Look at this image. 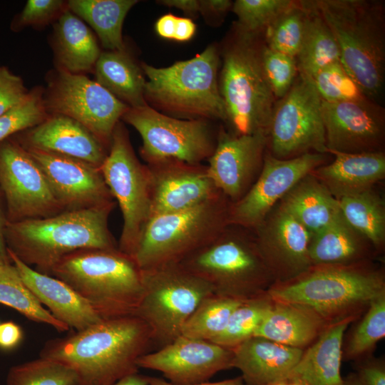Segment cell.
<instances>
[{"label":"cell","mask_w":385,"mask_h":385,"mask_svg":"<svg viewBox=\"0 0 385 385\" xmlns=\"http://www.w3.org/2000/svg\"><path fill=\"white\" fill-rule=\"evenodd\" d=\"M152 346L151 331L136 316L103 319L66 337L48 341L41 358L61 363L78 385H111L138 372L137 360Z\"/></svg>","instance_id":"cell-1"},{"label":"cell","mask_w":385,"mask_h":385,"mask_svg":"<svg viewBox=\"0 0 385 385\" xmlns=\"http://www.w3.org/2000/svg\"><path fill=\"white\" fill-rule=\"evenodd\" d=\"M115 201L46 217L7 222L6 248L36 271L50 275L65 256L84 249H116L108 227Z\"/></svg>","instance_id":"cell-2"},{"label":"cell","mask_w":385,"mask_h":385,"mask_svg":"<svg viewBox=\"0 0 385 385\" xmlns=\"http://www.w3.org/2000/svg\"><path fill=\"white\" fill-rule=\"evenodd\" d=\"M274 300L307 307L329 325L354 322L385 294L384 272L366 262L312 266L298 277L275 282L267 291Z\"/></svg>","instance_id":"cell-3"},{"label":"cell","mask_w":385,"mask_h":385,"mask_svg":"<svg viewBox=\"0 0 385 385\" xmlns=\"http://www.w3.org/2000/svg\"><path fill=\"white\" fill-rule=\"evenodd\" d=\"M337 43L340 62L371 100L385 75V4L381 0H312Z\"/></svg>","instance_id":"cell-4"},{"label":"cell","mask_w":385,"mask_h":385,"mask_svg":"<svg viewBox=\"0 0 385 385\" xmlns=\"http://www.w3.org/2000/svg\"><path fill=\"white\" fill-rule=\"evenodd\" d=\"M103 319L134 316L143 293V270L116 249H84L63 257L51 270Z\"/></svg>","instance_id":"cell-5"},{"label":"cell","mask_w":385,"mask_h":385,"mask_svg":"<svg viewBox=\"0 0 385 385\" xmlns=\"http://www.w3.org/2000/svg\"><path fill=\"white\" fill-rule=\"evenodd\" d=\"M263 34L247 31L235 24L222 53L218 83L226 121L237 135H268L276 98L262 60Z\"/></svg>","instance_id":"cell-6"},{"label":"cell","mask_w":385,"mask_h":385,"mask_svg":"<svg viewBox=\"0 0 385 385\" xmlns=\"http://www.w3.org/2000/svg\"><path fill=\"white\" fill-rule=\"evenodd\" d=\"M220 57L215 45L195 57L165 68L143 63L148 80L145 99L153 108L185 119L226 121L218 83Z\"/></svg>","instance_id":"cell-7"},{"label":"cell","mask_w":385,"mask_h":385,"mask_svg":"<svg viewBox=\"0 0 385 385\" xmlns=\"http://www.w3.org/2000/svg\"><path fill=\"white\" fill-rule=\"evenodd\" d=\"M230 204L220 193L192 207L153 216L133 258L142 270L179 264L229 225Z\"/></svg>","instance_id":"cell-8"},{"label":"cell","mask_w":385,"mask_h":385,"mask_svg":"<svg viewBox=\"0 0 385 385\" xmlns=\"http://www.w3.org/2000/svg\"><path fill=\"white\" fill-rule=\"evenodd\" d=\"M179 264L210 284L214 293L237 299L264 293L274 283L254 235L232 225Z\"/></svg>","instance_id":"cell-9"},{"label":"cell","mask_w":385,"mask_h":385,"mask_svg":"<svg viewBox=\"0 0 385 385\" xmlns=\"http://www.w3.org/2000/svg\"><path fill=\"white\" fill-rule=\"evenodd\" d=\"M143 293L134 314L151 331L157 349L181 335L183 327L212 287L180 264L143 270Z\"/></svg>","instance_id":"cell-10"},{"label":"cell","mask_w":385,"mask_h":385,"mask_svg":"<svg viewBox=\"0 0 385 385\" xmlns=\"http://www.w3.org/2000/svg\"><path fill=\"white\" fill-rule=\"evenodd\" d=\"M100 170L122 214L118 248L133 257L143 230L151 217L150 179L148 166L136 157L128 131L120 122L114 128Z\"/></svg>","instance_id":"cell-11"},{"label":"cell","mask_w":385,"mask_h":385,"mask_svg":"<svg viewBox=\"0 0 385 385\" xmlns=\"http://www.w3.org/2000/svg\"><path fill=\"white\" fill-rule=\"evenodd\" d=\"M122 119L140 134L147 164L165 160L202 164L216 146L217 133L209 120L172 117L148 105L129 108Z\"/></svg>","instance_id":"cell-12"},{"label":"cell","mask_w":385,"mask_h":385,"mask_svg":"<svg viewBox=\"0 0 385 385\" xmlns=\"http://www.w3.org/2000/svg\"><path fill=\"white\" fill-rule=\"evenodd\" d=\"M268 142L270 153L279 159L328 153L322 99L312 78L299 73L289 91L276 101Z\"/></svg>","instance_id":"cell-13"},{"label":"cell","mask_w":385,"mask_h":385,"mask_svg":"<svg viewBox=\"0 0 385 385\" xmlns=\"http://www.w3.org/2000/svg\"><path fill=\"white\" fill-rule=\"evenodd\" d=\"M44 104L46 111L76 120L109 147L115 127L129 108L96 81L62 68Z\"/></svg>","instance_id":"cell-14"},{"label":"cell","mask_w":385,"mask_h":385,"mask_svg":"<svg viewBox=\"0 0 385 385\" xmlns=\"http://www.w3.org/2000/svg\"><path fill=\"white\" fill-rule=\"evenodd\" d=\"M0 190L8 222L64 211L40 166L17 141L6 139L0 143Z\"/></svg>","instance_id":"cell-15"},{"label":"cell","mask_w":385,"mask_h":385,"mask_svg":"<svg viewBox=\"0 0 385 385\" xmlns=\"http://www.w3.org/2000/svg\"><path fill=\"white\" fill-rule=\"evenodd\" d=\"M325 154L307 153L279 159L265 153L262 170L247 192L230 204L228 223L255 230L271 212L272 207L297 183L324 165Z\"/></svg>","instance_id":"cell-16"},{"label":"cell","mask_w":385,"mask_h":385,"mask_svg":"<svg viewBox=\"0 0 385 385\" xmlns=\"http://www.w3.org/2000/svg\"><path fill=\"white\" fill-rule=\"evenodd\" d=\"M327 152H381L385 137V109L364 98L329 103L322 101Z\"/></svg>","instance_id":"cell-17"},{"label":"cell","mask_w":385,"mask_h":385,"mask_svg":"<svg viewBox=\"0 0 385 385\" xmlns=\"http://www.w3.org/2000/svg\"><path fill=\"white\" fill-rule=\"evenodd\" d=\"M232 349L214 342L180 335L137 360L138 368L160 372L168 381L190 384L209 381L217 373L232 368Z\"/></svg>","instance_id":"cell-18"},{"label":"cell","mask_w":385,"mask_h":385,"mask_svg":"<svg viewBox=\"0 0 385 385\" xmlns=\"http://www.w3.org/2000/svg\"><path fill=\"white\" fill-rule=\"evenodd\" d=\"M268 135L264 132L237 135L220 128L207 168L218 190L231 203L240 200L258 177L263 165Z\"/></svg>","instance_id":"cell-19"},{"label":"cell","mask_w":385,"mask_h":385,"mask_svg":"<svg viewBox=\"0 0 385 385\" xmlns=\"http://www.w3.org/2000/svg\"><path fill=\"white\" fill-rule=\"evenodd\" d=\"M24 148L43 170L64 211L86 209L115 201L100 168L73 158Z\"/></svg>","instance_id":"cell-20"},{"label":"cell","mask_w":385,"mask_h":385,"mask_svg":"<svg viewBox=\"0 0 385 385\" xmlns=\"http://www.w3.org/2000/svg\"><path fill=\"white\" fill-rule=\"evenodd\" d=\"M259 252L275 282H285L307 271L311 233L279 207L254 230Z\"/></svg>","instance_id":"cell-21"},{"label":"cell","mask_w":385,"mask_h":385,"mask_svg":"<svg viewBox=\"0 0 385 385\" xmlns=\"http://www.w3.org/2000/svg\"><path fill=\"white\" fill-rule=\"evenodd\" d=\"M146 165L150 179L151 217L192 207L221 193L206 165L165 160Z\"/></svg>","instance_id":"cell-22"},{"label":"cell","mask_w":385,"mask_h":385,"mask_svg":"<svg viewBox=\"0 0 385 385\" xmlns=\"http://www.w3.org/2000/svg\"><path fill=\"white\" fill-rule=\"evenodd\" d=\"M19 144L78 159L98 168L108 154L106 146L86 127L58 114L30 128Z\"/></svg>","instance_id":"cell-23"},{"label":"cell","mask_w":385,"mask_h":385,"mask_svg":"<svg viewBox=\"0 0 385 385\" xmlns=\"http://www.w3.org/2000/svg\"><path fill=\"white\" fill-rule=\"evenodd\" d=\"M8 257L38 301L58 321L76 331L103 320L89 304L62 280L41 273L21 261L9 250Z\"/></svg>","instance_id":"cell-24"},{"label":"cell","mask_w":385,"mask_h":385,"mask_svg":"<svg viewBox=\"0 0 385 385\" xmlns=\"http://www.w3.org/2000/svg\"><path fill=\"white\" fill-rule=\"evenodd\" d=\"M232 368L247 385H266L289 375L304 350L254 336L232 349Z\"/></svg>","instance_id":"cell-25"},{"label":"cell","mask_w":385,"mask_h":385,"mask_svg":"<svg viewBox=\"0 0 385 385\" xmlns=\"http://www.w3.org/2000/svg\"><path fill=\"white\" fill-rule=\"evenodd\" d=\"M334 160L312 173L337 200L371 189L385 177L384 151L362 153L331 152Z\"/></svg>","instance_id":"cell-26"},{"label":"cell","mask_w":385,"mask_h":385,"mask_svg":"<svg viewBox=\"0 0 385 385\" xmlns=\"http://www.w3.org/2000/svg\"><path fill=\"white\" fill-rule=\"evenodd\" d=\"M272 300L255 336L304 350L330 326L307 307Z\"/></svg>","instance_id":"cell-27"},{"label":"cell","mask_w":385,"mask_h":385,"mask_svg":"<svg viewBox=\"0 0 385 385\" xmlns=\"http://www.w3.org/2000/svg\"><path fill=\"white\" fill-rule=\"evenodd\" d=\"M351 321L329 326L320 337L304 350L289 374L306 385H342L341 375L342 341Z\"/></svg>","instance_id":"cell-28"},{"label":"cell","mask_w":385,"mask_h":385,"mask_svg":"<svg viewBox=\"0 0 385 385\" xmlns=\"http://www.w3.org/2000/svg\"><path fill=\"white\" fill-rule=\"evenodd\" d=\"M280 207L312 235L342 215L339 201L311 173L282 199Z\"/></svg>","instance_id":"cell-29"},{"label":"cell","mask_w":385,"mask_h":385,"mask_svg":"<svg viewBox=\"0 0 385 385\" xmlns=\"http://www.w3.org/2000/svg\"><path fill=\"white\" fill-rule=\"evenodd\" d=\"M364 239L350 226L342 214L312 235L309 245L312 266L351 265L366 262L369 251Z\"/></svg>","instance_id":"cell-30"},{"label":"cell","mask_w":385,"mask_h":385,"mask_svg":"<svg viewBox=\"0 0 385 385\" xmlns=\"http://www.w3.org/2000/svg\"><path fill=\"white\" fill-rule=\"evenodd\" d=\"M95 71L96 82L129 108L148 105L144 95L145 79L125 50L101 53Z\"/></svg>","instance_id":"cell-31"},{"label":"cell","mask_w":385,"mask_h":385,"mask_svg":"<svg viewBox=\"0 0 385 385\" xmlns=\"http://www.w3.org/2000/svg\"><path fill=\"white\" fill-rule=\"evenodd\" d=\"M55 36L61 68L79 74L96 65L101 54L96 39L86 24L69 10L61 13Z\"/></svg>","instance_id":"cell-32"},{"label":"cell","mask_w":385,"mask_h":385,"mask_svg":"<svg viewBox=\"0 0 385 385\" xmlns=\"http://www.w3.org/2000/svg\"><path fill=\"white\" fill-rule=\"evenodd\" d=\"M307 17L304 38L296 56L299 73L312 78L327 66L340 61L336 39L312 0H304Z\"/></svg>","instance_id":"cell-33"},{"label":"cell","mask_w":385,"mask_h":385,"mask_svg":"<svg viewBox=\"0 0 385 385\" xmlns=\"http://www.w3.org/2000/svg\"><path fill=\"white\" fill-rule=\"evenodd\" d=\"M135 0H70L68 7L95 30L103 47L124 51L122 27Z\"/></svg>","instance_id":"cell-34"},{"label":"cell","mask_w":385,"mask_h":385,"mask_svg":"<svg viewBox=\"0 0 385 385\" xmlns=\"http://www.w3.org/2000/svg\"><path fill=\"white\" fill-rule=\"evenodd\" d=\"M346 221L376 249L385 240L384 203L372 189L338 200Z\"/></svg>","instance_id":"cell-35"},{"label":"cell","mask_w":385,"mask_h":385,"mask_svg":"<svg viewBox=\"0 0 385 385\" xmlns=\"http://www.w3.org/2000/svg\"><path fill=\"white\" fill-rule=\"evenodd\" d=\"M351 324L344 335L342 361L355 362L372 356L377 343L385 337V294L374 299Z\"/></svg>","instance_id":"cell-36"},{"label":"cell","mask_w":385,"mask_h":385,"mask_svg":"<svg viewBox=\"0 0 385 385\" xmlns=\"http://www.w3.org/2000/svg\"><path fill=\"white\" fill-rule=\"evenodd\" d=\"M0 303L16 310L29 320L46 324L58 332L70 329L38 301L11 262L0 266Z\"/></svg>","instance_id":"cell-37"},{"label":"cell","mask_w":385,"mask_h":385,"mask_svg":"<svg viewBox=\"0 0 385 385\" xmlns=\"http://www.w3.org/2000/svg\"><path fill=\"white\" fill-rule=\"evenodd\" d=\"M242 300L215 293L206 296L185 323L181 335L212 342L225 329Z\"/></svg>","instance_id":"cell-38"},{"label":"cell","mask_w":385,"mask_h":385,"mask_svg":"<svg viewBox=\"0 0 385 385\" xmlns=\"http://www.w3.org/2000/svg\"><path fill=\"white\" fill-rule=\"evenodd\" d=\"M272 302L267 292L243 299L232 312L225 329L212 342L232 349L254 337Z\"/></svg>","instance_id":"cell-39"},{"label":"cell","mask_w":385,"mask_h":385,"mask_svg":"<svg viewBox=\"0 0 385 385\" xmlns=\"http://www.w3.org/2000/svg\"><path fill=\"white\" fill-rule=\"evenodd\" d=\"M306 17L304 0H294L292 6L264 31L266 46L296 58L304 38Z\"/></svg>","instance_id":"cell-40"},{"label":"cell","mask_w":385,"mask_h":385,"mask_svg":"<svg viewBox=\"0 0 385 385\" xmlns=\"http://www.w3.org/2000/svg\"><path fill=\"white\" fill-rule=\"evenodd\" d=\"M6 385H78V380L69 367L39 356L13 366L7 374Z\"/></svg>","instance_id":"cell-41"},{"label":"cell","mask_w":385,"mask_h":385,"mask_svg":"<svg viewBox=\"0 0 385 385\" xmlns=\"http://www.w3.org/2000/svg\"><path fill=\"white\" fill-rule=\"evenodd\" d=\"M312 78L323 101L334 103L367 98L340 61L322 68Z\"/></svg>","instance_id":"cell-42"},{"label":"cell","mask_w":385,"mask_h":385,"mask_svg":"<svg viewBox=\"0 0 385 385\" xmlns=\"http://www.w3.org/2000/svg\"><path fill=\"white\" fill-rule=\"evenodd\" d=\"M294 0H237L232 10L236 22L243 29L257 34L264 31L282 14L290 8Z\"/></svg>","instance_id":"cell-43"},{"label":"cell","mask_w":385,"mask_h":385,"mask_svg":"<svg viewBox=\"0 0 385 385\" xmlns=\"http://www.w3.org/2000/svg\"><path fill=\"white\" fill-rule=\"evenodd\" d=\"M41 93L34 91L15 107L0 115V143L20 131L32 128L47 118Z\"/></svg>","instance_id":"cell-44"},{"label":"cell","mask_w":385,"mask_h":385,"mask_svg":"<svg viewBox=\"0 0 385 385\" xmlns=\"http://www.w3.org/2000/svg\"><path fill=\"white\" fill-rule=\"evenodd\" d=\"M262 60L267 80L277 101L287 94L299 74L296 58L272 50L264 44Z\"/></svg>","instance_id":"cell-45"},{"label":"cell","mask_w":385,"mask_h":385,"mask_svg":"<svg viewBox=\"0 0 385 385\" xmlns=\"http://www.w3.org/2000/svg\"><path fill=\"white\" fill-rule=\"evenodd\" d=\"M63 8L59 0H29L17 21L18 26L39 25L49 21Z\"/></svg>","instance_id":"cell-46"},{"label":"cell","mask_w":385,"mask_h":385,"mask_svg":"<svg viewBox=\"0 0 385 385\" xmlns=\"http://www.w3.org/2000/svg\"><path fill=\"white\" fill-rule=\"evenodd\" d=\"M29 93L21 77L0 67V115L23 101Z\"/></svg>","instance_id":"cell-47"},{"label":"cell","mask_w":385,"mask_h":385,"mask_svg":"<svg viewBox=\"0 0 385 385\" xmlns=\"http://www.w3.org/2000/svg\"><path fill=\"white\" fill-rule=\"evenodd\" d=\"M354 372L366 385H385L384 358L374 355L355 361Z\"/></svg>","instance_id":"cell-48"},{"label":"cell","mask_w":385,"mask_h":385,"mask_svg":"<svg viewBox=\"0 0 385 385\" xmlns=\"http://www.w3.org/2000/svg\"><path fill=\"white\" fill-rule=\"evenodd\" d=\"M23 339L21 327L14 322H5L0 324V349L11 350L19 345Z\"/></svg>","instance_id":"cell-49"},{"label":"cell","mask_w":385,"mask_h":385,"mask_svg":"<svg viewBox=\"0 0 385 385\" xmlns=\"http://www.w3.org/2000/svg\"><path fill=\"white\" fill-rule=\"evenodd\" d=\"M178 17L167 14L158 19L155 30L158 34L165 38L174 39Z\"/></svg>","instance_id":"cell-50"},{"label":"cell","mask_w":385,"mask_h":385,"mask_svg":"<svg viewBox=\"0 0 385 385\" xmlns=\"http://www.w3.org/2000/svg\"><path fill=\"white\" fill-rule=\"evenodd\" d=\"M196 25L188 18L178 17L174 40L186 41L195 34Z\"/></svg>","instance_id":"cell-51"},{"label":"cell","mask_w":385,"mask_h":385,"mask_svg":"<svg viewBox=\"0 0 385 385\" xmlns=\"http://www.w3.org/2000/svg\"><path fill=\"white\" fill-rule=\"evenodd\" d=\"M200 11L211 14H225L232 7L229 0H200Z\"/></svg>","instance_id":"cell-52"},{"label":"cell","mask_w":385,"mask_h":385,"mask_svg":"<svg viewBox=\"0 0 385 385\" xmlns=\"http://www.w3.org/2000/svg\"><path fill=\"white\" fill-rule=\"evenodd\" d=\"M148 385H247L242 376H237L233 379H225L216 382H203L190 384H177L171 383L161 378L150 376Z\"/></svg>","instance_id":"cell-53"},{"label":"cell","mask_w":385,"mask_h":385,"mask_svg":"<svg viewBox=\"0 0 385 385\" xmlns=\"http://www.w3.org/2000/svg\"><path fill=\"white\" fill-rule=\"evenodd\" d=\"M160 3L170 7H175L188 14L200 11V3L197 0H164Z\"/></svg>","instance_id":"cell-54"},{"label":"cell","mask_w":385,"mask_h":385,"mask_svg":"<svg viewBox=\"0 0 385 385\" xmlns=\"http://www.w3.org/2000/svg\"><path fill=\"white\" fill-rule=\"evenodd\" d=\"M3 196L0 190V255L6 261H10L7 255V248L4 239V230L7 223L6 211L5 205L2 202Z\"/></svg>","instance_id":"cell-55"},{"label":"cell","mask_w":385,"mask_h":385,"mask_svg":"<svg viewBox=\"0 0 385 385\" xmlns=\"http://www.w3.org/2000/svg\"><path fill=\"white\" fill-rule=\"evenodd\" d=\"M150 376L138 373L127 376L111 385H148Z\"/></svg>","instance_id":"cell-56"},{"label":"cell","mask_w":385,"mask_h":385,"mask_svg":"<svg viewBox=\"0 0 385 385\" xmlns=\"http://www.w3.org/2000/svg\"><path fill=\"white\" fill-rule=\"evenodd\" d=\"M266 385H306V384H304L302 381H299V379L288 375L287 376L283 379L277 380L275 381H273Z\"/></svg>","instance_id":"cell-57"},{"label":"cell","mask_w":385,"mask_h":385,"mask_svg":"<svg viewBox=\"0 0 385 385\" xmlns=\"http://www.w3.org/2000/svg\"><path fill=\"white\" fill-rule=\"evenodd\" d=\"M342 385H366L363 383L355 373H351L343 378Z\"/></svg>","instance_id":"cell-58"},{"label":"cell","mask_w":385,"mask_h":385,"mask_svg":"<svg viewBox=\"0 0 385 385\" xmlns=\"http://www.w3.org/2000/svg\"><path fill=\"white\" fill-rule=\"evenodd\" d=\"M11 261H6L5 260L1 255H0V266L6 264V263H8V262H10Z\"/></svg>","instance_id":"cell-59"}]
</instances>
